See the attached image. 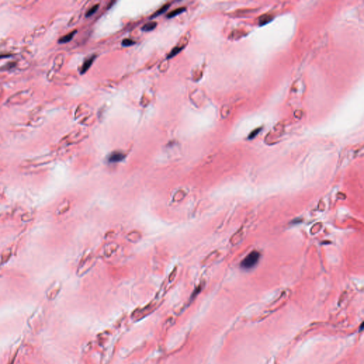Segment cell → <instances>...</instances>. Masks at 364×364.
<instances>
[{
  "label": "cell",
  "mask_w": 364,
  "mask_h": 364,
  "mask_svg": "<svg viewBox=\"0 0 364 364\" xmlns=\"http://www.w3.org/2000/svg\"><path fill=\"white\" fill-rule=\"evenodd\" d=\"M272 19H273V16H271L270 14H264V15L260 16L258 19L260 25H264V24H268V22H270Z\"/></svg>",
  "instance_id": "12"
},
{
  "label": "cell",
  "mask_w": 364,
  "mask_h": 364,
  "mask_svg": "<svg viewBox=\"0 0 364 364\" xmlns=\"http://www.w3.org/2000/svg\"><path fill=\"white\" fill-rule=\"evenodd\" d=\"M157 26V22L155 21H151V22H148L142 27V30L144 31H150L154 30L155 27Z\"/></svg>",
  "instance_id": "14"
},
{
  "label": "cell",
  "mask_w": 364,
  "mask_h": 364,
  "mask_svg": "<svg viewBox=\"0 0 364 364\" xmlns=\"http://www.w3.org/2000/svg\"><path fill=\"white\" fill-rule=\"evenodd\" d=\"M125 155L123 154L122 152H115L111 153L110 156L108 157V161L110 162H113V163H115V162H119L122 161L125 159Z\"/></svg>",
  "instance_id": "5"
},
{
  "label": "cell",
  "mask_w": 364,
  "mask_h": 364,
  "mask_svg": "<svg viewBox=\"0 0 364 364\" xmlns=\"http://www.w3.org/2000/svg\"><path fill=\"white\" fill-rule=\"evenodd\" d=\"M135 42L133 40L130 39V38H125V39H124L122 42V45L123 47H130V46H132L133 44H135Z\"/></svg>",
  "instance_id": "17"
},
{
  "label": "cell",
  "mask_w": 364,
  "mask_h": 364,
  "mask_svg": "<svg viewBox=\"0 0 364 364\" xmlns=\"http://www.w3.org/2000/svg\"><path fill=\"white\" fill-rule=\"evenodd\" d=\"M260 254L258 251H253L243 259L241 262V265L244 269H251L258 263Z\"/></svg>",
  "instance_id": "2"
},
{
  "label": "cell",
  "mask_w": 364,
  "mask_h": 364,
  "mask_svg": "<svg viewBox=\"0 0 364 364\" xmlns=\"http://www.w3.org/2000/svg\"><path fill=\"white\" fill-rule=\"evenodd\" d=\"M246 31L242 30H235L233 31L231 33H230V38L232 39H237V38H241L242 36L246 35Z\"/></svg>",
  "instance_id": "10"
},
{
  "label": "cell",
  "mask_w": 364,
  "mask_h": 364,
  "mask_svg": "<svg viewBox=\"0 0 364 364\" xmlns=\"http://www.w3.org/2000/svg\"><path fill=\"white\" fill-rule=\"evenodd\" d=\"M95 263V258L93 253L88 251V253H85L78 268V275H82L88 273L93 268Z\"/></svg>",
  "instance_id": "1"
},
{
  "label": "cell",
  "mask_w": 364,
  "mask_h": 364,
  "mask_svg": "<svg viewBox=\"0 0 364 364\" xmlns=\"http://www.w3.org/2000/svg\"><path fill=\"white\" fill-rule=\"evenodd\" d=\"M95 55H92V56L89 57L86 60H85L83 65H82L81 67V73L82 74L84 73H86L88 70L89 69V68L91 66V65L93 64V63L95 59Z\"/></svg>",
  "instance_id": "6"
},
{
  "label": "cell",
  "mask_w": 364,
  "mask_h": 364,
  "mask_svg": "<svg viewBox=\"0 0 364 364\" xmlns=\"http://www.w3.org/2000/svg\"><path fill=\"white\" fill-rule=\"evenodd\" d=\"M69 208H70L69 201H65V202L63 203L62 204L59 206L56 212L58 213V214L59 215L64 214V213L68 211V210L69 209Z\"/></svg>",
  "instance_id": "11"
},
{
  "label": "cell",
  "mask_w": 364,
  "mask_h": 364,
  "mask_svg": "<svg viewBox=\"0 0 364 364\" xmlns=\"http://www.w3.org/2000/svg\"><path fill=\"white\" fill-rule=\"evenodd\" d=\"M1 191H2V188H1V186H0V193H1Z\"/></svg>",
  "instance_id": "20"
},
{
  "label": "cell",
  "mask_w": 364,
  "mask_h": 364,
  "mask_svg": "<svg viewBox=\"0 0 364 364\" xmlns=\"http://www.w3.org/2000/svg\"><path fill=\"white\" fill-rule=\"evenodd\" d=\"M186 196V193L185 191L184 190H179L177 191L176 192L174 193V195L173 196V202H180L181 201H182L185 197Z\"/></svg>",
  "instance_id": "7"
},
{
  "label": "cell",
  "mask_w": 364,
  "mask_h": 364,
  "mask_svg": "<svg viewBox=\"0 0 364 364\" xmlns=\"http://www.w3.org/2000/svg\"><path fill=\"white\" fill-rule=\"evenodd\" d=\"M185 10H186L185 7H180V8H177L176 9H174V10L171 11V12H169V13L167 14V18H173V17H174V16H176L177 15H179V14L183 13V12Z\"/></svg>",
  "instance_id": "13"
},
{
  "label": "cell",
  "mask_w": 364,
  "mask_h": 364,
  "mask_svg": "<svg viewBox=\"0 0 364 364\" xmlns=\"http://www.w3.org/2000/svg\"><path fill=\"white\" fill-rule=\"evenodd\" d=\"M99 8V4H97L95 5H94L91 7V9H89L88 11H87L86 14V17H89V16H91L93 15V14H95L96 12V11L98 10Z\"/></svg>",
  "instance_id": "15"
},
{
  "label": "cell",
  "mask_w": 364,
  "mask_h": 364,
  "mask_svg": "<svg viewBox=\"0 0 364 364\" xmlns=\"http://www.w3.org/2000/svg\"><path fill=\"white\" fill-rule=\"evenodd\" d=\"M118 250V245L115 242H108L105 244L103 248L102 254L105 258H109L113 257L114 255L117 253Z\"/></svg>",
  "instance_id": "3"
},
{
  "label": "cell",
  "mask_w": 364,
  "mask_h": 364,
  "mask_svg": "<svg viewBox=\"0 0 364 364\" xmlns=\"http://www.w3.org/2000/svg\"><path fill=\"white\" fill-rule=\"evenodd\" d=\"M169 7H170V4H164V6H162L161 7V8H159L158 9V10L156 11V12H155L154 14H153L151 16H150V19H151V18L152 19L155 18V17H157V16L161 15L162 14L164 13V12L166 11L167 10V9H168L169 8Z\"/></svg>",
  "instance_id": "9"
},
{
  "label": "cell",
  "mask_w": 364,
  "mask_h": 364,
  "mask_svg": "<svg viewBox=\"0 0 364 364\" xmlns=\"http://www.w3.org/2000/svg\"><path fill=\"white\" fill-rule=\"evenodd\" d=\"M76 32H77V31L75 30L73 31H72V32L64 36L63 37L60 38V39L59 40V42L60 43H65L69 42V41H71L72 40V38H73V36L75 34H76Z\"/></svg>",
  "instance_id": "8"
},
{
  "label": "cell",
  "mask_w": 364,
  "mask_h": 364,
  "mask_svg": "<svg viewBox=\"0 0 364 364\" xmlns=\"http://www.w3.org/2000/svg\"><path fill=\"white\" fill-rule=\"evenodd\" d=\"M184 47H175L173 49L171 50V51L169 53V54L167 55V58H169V59H170V58L174 57V55H176L178 54V53L181 51L183 49Z\"/></svg>",
  "instance_id": "16"
},
{
  "label": "cell",
  "mask_w": 364,
  "mask_h": 364,
  "mask_svg": "<svg viewBox=\"0 0 364 364\" xmlns=\"http://www.w3.org/2000/svg\"><path fill=\"white\" fill-rule=\"evenodd\" d=\"M260 130H261V127L257 128V129H255V130H253V132H252L251 133V134L249 135V136H248V138H249V139H253L254 137H255L256 136L258 135V133H259L260 132Z\"/></svg>",
  "instance_id": "18"
},
{
  "label": "cell",
  "mask_w": 364,
  "mask_h": 364,
  "mask_svg": "<svg viewBox=\"0 0 364 364\" xmlns=\"http://www.w3.org/2000/svg\"><path fill=\"white\" fill-rule=\"evenodd\" d=\"M176 273H177V269H176V268H174V270H173L171 271V273L170 274V277H169V278L171 279V277H175V275H176Z\"/></svg>",
  "instance_id": "19"
},
{
  "label": "cell",
  "mask_w": 364,
  "mask_h": 364,
  "mask_svg": "<svg viewBox=\"0 0 364 364\" xmlns=\"http://www.w3.org/2000/svg\"><path fill=\"white\" fill-rule=\"evenodd\" d=\"M142 238V233L137 230H132L127 235V239L130 242L136 243Z\"/></svg>",
  "instance_id": "4"
}]
</instances>
